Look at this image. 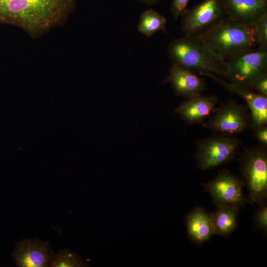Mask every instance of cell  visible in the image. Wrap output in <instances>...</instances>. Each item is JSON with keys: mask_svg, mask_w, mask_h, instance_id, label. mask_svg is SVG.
Masks as SVG:
<instances>
[{"mask_svg": "<svg viewBox=\"0 0 267 267\" xmlns=\"http://www.w3.org/2000/svg\"><path fill=\"white\" fill-rule=\"evenodd\" d=\"M76 0H0V24L21 28L33 38L64 23Z\"/></svg>", "mask_w": 267, "mask_h": 267, "instance_id": "obj_1", "label": "cell"}, {"mask_svg": "<svg viewBox=\"0 0 267 267\" xmlns=\"http://www.w3.org/2000/svg\"><path fill=\"white\" fill-rule=\"evenodd\" d=\"M169 55L173 64L199 73L228 77L226 60L216 54L197 35H185L170 44Z\"/></svg>", "mask_w": 267, "mask_h": 267, "instance_id": "obj_2", "label": "cell"}, {"mask_svg": "<svg viewBox=\"0 0 267 267\" xmlns=\"http://www.w3.org/2000/svg\"><path fill=\"white\" fill-rule=\"evenodd\" d=\"M196 35L225 60L256 44L253 25L227 17Z\"/></svg>", "mask_w": 267, "mask_h": 267, "instance_id": "obj_3", "label": "cell"}, {"mask_svg": "<svg viewBox=\"0 0 267 267\" xmlns=\"http://www.w3.org/2000/svg\"><path fill=\"white\" fill-rule=\"evenodd\" d=\"M240 168L252 203H261L267 196V153L265 146H255L243 153Z\"/></svg>", "mask_w": 267, "mask_h": 267, "instance_id": "obj_4", "label": "cell"}, {"mask_svg": "<svg viewBox=\"0 0 267 267\" xmlns=\"http://www.w3.org/2000/svg\"><path fill=\"white\" fill-rule=\"evenodd\" d=\"M240 146L239 139L233 136L223 134L210 136L198 142L195 158L200 169H211L232 159Z\"/></svg>", "mask_w": 267, "mask_h": 267, "instance_id": "obj_5", "label": "cell"}, {"mask_svg": "<svg viewBox=\"0 0 267 267\" xmlns=\"http://www.w3.org/2000/svg\"><path fill=\"white\" fill-rule=\"evenodd\" d=\"M251 49L241 52L227 61L231 82L249 89L257 77L266 73L267 65V50Z\"/></svg>", "mask_w": 267, "mask_h": 267, "instance_id": "obj_6", "label": "cell"}, {"mask_svg": "<svg viewBox=\"0 0 267 267\" xmlns=\"http://www.w3.org/2000/svg\"><path fill=\"white\" fill-rule=\"evenodd\" d=\"M185 35H196L225 16L222 0H205L181 16Z\"/></svg>", "mask_w": 267, "mask_h": 267, "instance_id": "obj_7", "label": "cell"}, {"mask_svg": "<svg viewBox=\"0 0 267 267\" xmlns=\"http://www.w3.org/2000/svg\"><path fill=\"white\" fill-rule=\"evenodd\" d=\"M217 205L238 206L244 202L241 181L229 171L222 170L205 186Z\"/></svg>", "mask_w": 267, "mask_h": 267, "instance_id": "obj_8", "label": "cell"}, {"mask_svg": "<svg viewBox=\"0 0 267 267\" xmlns=\"http://www.w3.org/2000/svg\"><path fill=\"white\" fill-rule=\"evenodd\" d=\"M204 126L224 134L242 132L247 126L245 111L237 104L228 102L214 110V114Z\"/></svg>", "mask_w": 267, "mask_h": 267, "instance_id": "obj_9", "label": "cell"}, {"mask_svg": "<svg viewBox=\"0 0 267 267\" xmlns=\"http://www.w3.org/2000/svg\"><path fill=\"white\" fill-rule=\"evenodd\" d=\"M200 74L212 79L226 89L241 97L250 110L253 126L255 128L267 125V96L254 92L242 86L231 82L227 83L215 74L203 72Z\"/></svg>", "mask_w": 267, "mask_h": 267, "instance_id": "obj_10", "label": "cell"}, {"mask_svg": "<svg viewBox=\"0 0 267 267\" xmlns=\"http://www.w3.org/2000/svg\"><path fill=\"white\" fill-rule=\"evenodd\" d=\"M52 252L45 243L31 239L18 243L13 253L17 266L21 267H43L49 265Z\"/></svg>", "mask_w": 267, "mask_h": 267, "instance_id": "obj_11", "label": "cell"}, {"mask_svg": "<svg viewBox=\"0 0 267 267\" xmlns=\"http://www.w3.org/2000/svg\"><path fill=\"white\" fill-rule=\"evenodd\" d=\"M225 16L231 19L253 25L267 12V0H222Z\"/></svg>", "mask_w": 267, "mask_h": 267, "instance_id": "obj_12", "label": "cell"}, {"mask_svg": "<svg viewBox=\"0 0 267 267\" xmlns=\"http://www.w3.org/2000/svg\"><path fill=\"white\" fill-rule=\"evenodd\" d=\"M167 80L178 94L188 98L200 94L206 87L203 79L175 64H173Z\"/></svg>", "mask_w": 267, "mask_h": 267, "instance_id": "obj_13", "label": "cell"}, {"mask_svg": "<svg viewBox=\"0 0 267 267\" xmlns=\"http://www.w3.org/2000/svg\"><path fill=\"white\" fill-rule=\"evenodd\" d=\"M217 100L215 96L199 94L182 102L176 109V112L189 124L197 123L214 111Z\"/></svg>", "mask_w": 267, "mask_h": 267, "instance_id": "obj_14", "label": "cell"}, {"mask_svg": "<svg viewBox=\"0 0 267 267\" xmlns=\"http://www.w3.org/2000/svg\"><path fill=\"white\" fill-rule=\"evenodd\" d=\"M189 238L197 243L209 240L214 234L211 214L201 208L191 212L186 219Z\"/></svg>", "mask_w": 267, "mask_h": 267, "instance_id": "obj_15", "label": "cell"}, {"mask_svg": "<svg viewBox=\"0 0 267 267\" xmlns=\"http://www.w3.org/2000/svg\"><path fill=\"white\" fill-rule=\"evenodd\" d=\"M238 208L233 205H219L211 214L214 234L226 236L235 228L238 221Z\"/></svg>", "mask_w": 267, "mask_h": 267, "instance_id": "obj_16", "label": "cell"}, {"mask_svg": "<svg viewBox=\"0 0 267 267\" xmlns=\"http://www.w3.org/2000/svg\"><path fill=\"white\" fill-rule=\"evenodd\" d=\"M166 24L167 19L164 16L152 9H148L141 14L137 29L149 38L157 32L165 31Z\"/></svg>", "mask_w": 267, "mask_h": 267, "instance_id": "obj_17", "label": "cell"}, {"mask_svg": "<svg viewBox=\"0 0 267 267\" xmlns=\"http://www.w3.org/2000/svg\"><path fill=\"white\" fill-rule=\"evenodd\" d=\"M86 264L76 253L67 249L52 255L49 266L52 267H85Z\"/></svg>", "mask_w": 267, "mask_h": 267, "instance_id": "obj_18", "label": "cell"}, {"mask_svg": "<svg viewBox=\"0 0 267 267\" xmlns=\"http://www.w3.org/2000/svg\"><path fill=\"white\" fill-rule=\"evenodd\" d=\"M256 44L261 50L267 49V12L259 17L253 24Z\"/></svg>", "mask_w": 267, "mask_h": 267, "instance_id": "obj_19", "label": "cell"}, {"mask_svg": "<svg viewBox=\"0 0 267 267\" xmlns=\"http://www.w3.org/2000/svg\"><path fill=\"white\" fill-rule=\"evenodd\" d=\"M251 88L261 95L267 96V74L265 73L257 77L251 85Z\"/></svg>", "mask_w": 267, "mask_h": 267, "instance_id": "obj_20", "label": "cell"}, {"mask_svg": "<svg viewBox=\"0 0 267 267\" xmlns=\"http://www.w3.org/2000/svg\"><path fill=\"white\" fill-rule=\"evenodd\" d=\"M255 222L257 227L264 232L267 230V207L262 206L255 215Z\"/></svg>", "mask_w": 267, "mask_h": 267, "instance_id": "obj_21", "label": "cell"}, {"mask_svg": "<svg viewBox=\"0 0 267 267\" xmlns=\"http://www.w3.org/2000/svg\"><path fill=\"white\" fill-rule=\"evenodd\" d=\"M189 0H173L171 10L174 19L177 20L183 12Z\"/></svg>", "mask_w": 267, "mask_h": 267, "instance_id": "obj_22", "label": "cell"}, {"mask_svg": "<svg viewBox=\"0 0 267 267\" xmlns=\"http://www.w3.org/2000/svg\"><path fill=\"white\" fill-rule=\"evenodd\" d=\"M255 136L262 145L267 144V128L266 125L255 128Z\"/></svg>", "mask_w": 267, "mask_h": 267, "instance_id": "obj_23", "label": "cell"}, {"mask_svg": "<svg viewBox=\"0 0 267 267\" xmlns=\"http://www.w3.org/2000/svg\"><path fill=\"white\" fill-rule=\"evenodd\" d=\"M140 0L147 4H152L158 1L159 0Z\"/></svg>", "mask_w": 267, "mask_h": 267, "instance_id": "obj_24", "label": "cell"}]
</instances>
